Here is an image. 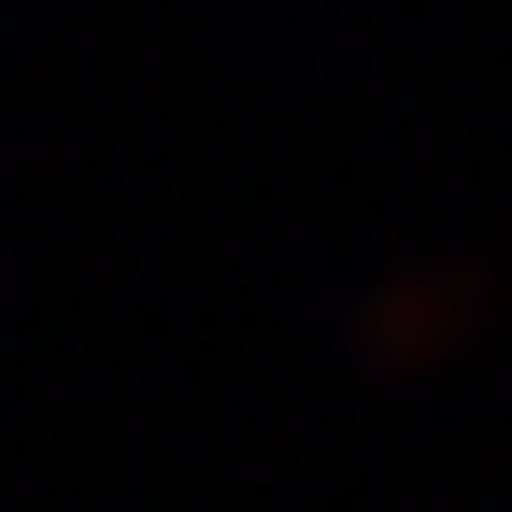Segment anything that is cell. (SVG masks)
<instances>
[{
  "label": "cell",
  "mask_w": 512,
  "mask_h": 512,
  "mask_svg": "<svg viewBox=\"0 0 512 512\" xmlns=\"http://www.w3.org/2000/svg\"><path fill=\"white\" fill-rule=\"evenodd\" d=\"M484 313H498V271H470V256H413V271H384L370 313H356V356L370 370H441V356H470L484 342Z\"/></svg>",
  "instance_id": "1"
}]
</instances>
